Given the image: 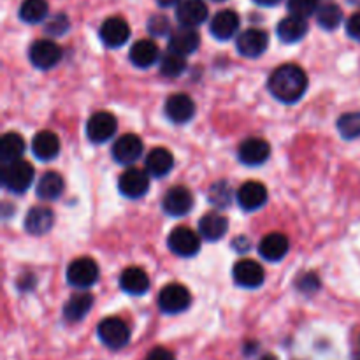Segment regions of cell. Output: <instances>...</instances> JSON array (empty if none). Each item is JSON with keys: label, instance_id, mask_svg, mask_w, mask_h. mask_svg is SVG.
<instances>
[{"label": "cell", "instance_id": "obj_41", "mask_svg": "<svg viewBox=\"0 0 360 360\" xmlns=\"http://www.w3.org/2000/svg\"><path fill=\"white\" fill-rule=\"evenodd\" d=\"M347 34L355 41H360V13L352 14L347 21Z\"/></svg>", "mask_w": 360, "mask_h": 360}, {"label": "cell", "instance_id": "obj_9", "mask_svg": "<svg viewBox=\"0 0 360 360\" xmlns=\"http://www.w3.org/2000/svg\"><path fill=\"white\" fill-rule=\"evenodd\" d=\"M118 190L127 199H141L150 190V178L143 169L130 167L120 176Z\"/></svg>", "mask_w": 360, "mask_h": 360}, {"label": "cell", "instance_id": "obj_4", "mask_svg": "<svg viewBox=\"0 0 360 360\" xmlns=\"http://www.w3.org/2000/svg\"><path fill=\"white\" fill-rule=\"evenodd\" d=\"M98 280V266L90 257H79L67 267V281L72 287L86 290Z\"/></svg>", "mask_w": 360, "mask_h": 360}, {"label": "cell", "instance_id": "obj_18", "mask_svg": "<svg viewBox=\"0 0 360 360\" xmlns=\"http://www.w3.org/2000/svg\"><path fill=\"white\" fill-rule=\"evenodd\" d=\"M236 199L245 211H257L267 202V188L260 181H246L239 186Z\"/></svg>", "mask_w": 360, "mask_h": 360}, {"label": "cell", "instance_id": "obj_8", "mask_svg": "<svg viewBox=\"0 0 360 360\" xmlns=\"http://www.w3.org/2000/svg\"><path fill=\"white\" fill-rule=\"evenodd\" d=\"M116 122L115 116L108 111H98L90 116L86 123V137L95 144L108 143L112 136L116 134Z\"/></svg>", "mask_w": 360, "mask_h": 360}, {"label": "cell", "instance_id": "obj_23", "mask_svg": "<svg viewBox=\"0 0 360 360\" xmlns=\"http://www.w3.org/2000/svg\"><path fill=\"white\" fill-rule=\"evenodd\" d=\"M229 231V220L224 214L217 213V211H210L204 214L199 221V234L200 238L207 239V241H220Z\"/></svg>", "mask_w": 360, "mask_h": 360}, {"label": "cell", "instance_id": "obj_6", "mask_svg": "<svg viewBox=\"0 0 360 360\" xmlns=\"http://www.w3.org/2000/svg\"><path fill=\"white\" fill-rule=\"evenodd\" d=\"M28 58L32 65L41 70H49L62 60V48L49 39L35 41L28 49Z\"/></svg>", "mask_w": 360, "mask_h": 360}, {"label": "cell", "instance_id": "obj_40", "mask_svg": "<svg viewBox=\"0 0 360 360\" xmlns=\"http://www.w3.org/2000/svg\"><path fill=\"white\" fill-rule=\"evenodd\" d=\"M299 288H301L304 294H311V292H315L316 288L320 287V281H319V276H316L315 273H308L304 274V276L299 280Z\"/></svg>", "mask_w": 360, "mask_h": 360}, {"label": "cell", "instance_id": "obj_1", "mask_svg": "<svg viewBox=\"0 0 360 360\" xmlns=\"http://www.w3.org/2000/svg\"><path fill=\"white\" fill-rule=\"evenodd\" d=\"M271 95L283 104H295L308 90V76L295 63H283L273 70L267 81Z\"/></svg>", "mask_w": 360, "mask_h": 360}, {"label": "cell", "instance_id": "obj_39", "mask_svg": "<svg viewBox=\"0 0 360 360\" xmlns=\"http://www.w3.org/2000/svg\"><path fill=\"white\" fill-rule=\"evenodd\" d=\"M148 30H150V34L162 37V35L169 34L171 25H169V20L165 16H153L150 18V21H148Z\"/></svg>", "mask_w": 360, "mask_h": 360}, {"label": "cell", "instance_id": "obj_26", "mask_svg": "<svg viewBox=\"0 0 360 360\" xmlns=\"http://www.w3.org/2000/svg\"><path fill=\"white\" fill-rule=\"evenodd\" d=\"M144 165H146V172H150L151 176H155V178H164L174 167V157L165 148H153L148 153Z\"/></svg>", "mask_w": 360, "mask_h": 360}, {"label": "cell", "instance_id": "obj_29", "mask_svg": "<svg viewBox=\"0 0 360 360\" xmlns=\"http://www.w3.org/2000/svg\"><path fill=\"white\" fill-rule=\"evenodd\" d=\"M91 306H94V297L88 292H81V294L72 295L65 302V306H63V319L72 323L81 322L90 313Z\"/></svg>", "mask_w": 360, "mask_h": 360}, {"label": "cell", "instance_id": "obj_31", "mask_svg": "<svg viewBox=\"0 0 360 360\" xmlns=\"http://www.w3.org/2000/svg\"><path fill=\"white\" fill-rule=\"evenodd\" d=\"M65 183L58 172H46L37 183V195L42 200H56L63 193Z\"/></svg>", "mask_w": 360, "mask_h": 360}, {"label": "cell", "instance_id": "obj_34", "mask_svg": "<svg viewBox=\"0 0 360 360\" xmlns=\"http://www.w3.org/2000/svg\"><path fill=\"white\" fill-rule=\"evenodd\" d=\"M316 20H319L320 27L326 28V30H336L343 21V11L336 4H326L319 9Z\"/></svg>", "mask_w": 360, "mask_h": 360}, {"label": "cell", "instance_id": "obj_38", "mask_svg": "<svg viewBox=\"0 0 360 360\" xmlns=\"http://www.w3.org/2000/svg\"><path fill=\"white\" fill-rule=\"evenodd\" d=\"M44 30L49 35H63L69 30V20H67L65 14H56L51 20L46 21Z\"/></svg>", "mask_w": 360, "mask_h": 360}, {"label": "cell", "instance_id": "obj_28", "mask_svg": "<svg viewBox=\"0 0 360 360\" xmlns=\"http://www.w3.org/2000/svg\"><path fill=\"white\" fill-rule=\"evenodd\" d=\"M276 32L281 41L287 42V44H294L308 34V23H306L304 18L287 16L278 23Z\"/></svg>", "mask_w": 360, "mask_h": 360}, {"label": "cell", "instance_id": "obj_24", "mask_svg": "<svg viewBox=\"0 0 360 360\" xmlns=\"http://www.w3.org/2000/svg\"><path fill=\"white\" fill-rule=\"evenodd\" d=\"M288 246H290V243H288L287 236L273 232V234H267L266 238H262L259 245V253L262 255V259L269 260V262H280L288 253Z\"/></svg>", "mask_w": 360, "mask_h": 360}, {"label": "cell", "instance_id": "obj_33", "mask_svg": "<svg viewBox=\"0 0 360 360\" xmlns=\"http://www.w3.org/2000/svg\"><path fill=\"white\" fill-rule=\"evenodd\" d=\"M186 69V56L178 55V53L167 51L160 58V72L165 77H178L185 72Z\"/></svg>", "mask_w": 360, "mask_h": 360}, {"label": "cell", "instance_id": "obj_32", "mask_svg": "<svg viewBox=\"0 0 360 360\" xmlns=\"http://www.w3.org/2000/svg\"><path fill=\"white\" fill-rule=\"evenodd\" d=\"M48 16L46 0H23L20 7V18L25 23H41Z\"/></svg>", "mask_w": 360, "mask_h": 360}, {"label": "cell", "instance_id": "obj_11", "mask_svg": "<svg viewBox=\"0 0 360 360\" xmlns=\"http://www.w3.org/2000/svg\"><path fill=\"white\" fill-rule=\"evenodd\" d=\"M144 144L139 136L136 134H125V136L118 137L112 144V158L122 165H130L143 155Z\"/></svg>", "mask_w": 360, "mask_h": 360}, {"label": "cell", "instance_id": "obj_35", "mask_svg": "<svg viewBox=\"0 0 360 360\" xmlns=\"http://www.w3.org/2000/svg\"><path fill=\"white\" fill-rule=\"evenodd\" d=\"M336 127L343 139H357L360 137V112H347V115L340 116Z\"/></svg>", "mask_w": 360, "mask_h": 360}, {"label": "cell", "instance_id": "obj_16", "mask_svg": "<svg viewBox=\"0 0 360 360\" xmlns=\"http://www.w3.org/2000/svg\"><path fill=\"white\" fill-rule=\"evenodd\" d=\"M165 115L176 125L190 122L195 115V102L186 94H174L165 101Z\"/></svg>", "mask_w": 360, "mask_h": 360}, {"label": "cell", "instance_id": "obj_3", "mask_svg": "<svg viewBox=\"0 0 360 360\" xmlns=\"http://www.w3.org/2000/svg\"><path fill=\"white\" fill-rule=\"evenodd\" d=\"M97 336L102 345L111 350H122L130 341V329L122 319L118 316H109L104 319L97 327Z\"/></svg>", "mask_w": 360, "mask_h": 360}, {"label": "cell", "instance_id": "obj_14", "mask_svg": "<svg viewBox=\"0 0 360 360\" xmlns=\"http://www.w3.org/2000/svg\"><path fill=\"white\" fill-rule=\"evenodd\" d=\"M101 41L104 42L108 48H120V46L125 44L130 37V27L123 18L112 16L108 18L104 23L101 25Z\"/></svg>", "mask_w": 360, "mask_h": 360}, {"label": "cell", "instance_id": "obj_7", "mask_svg": "<svg viewBox=\"0 0 360 360\" xmlns=\"http://www.w3.org/2000/svg\"><path fill=\"white\" fill-rule=\"evenodd\" d=\"M167 246L174 255L193 257L200 250V236L188 227H176L169 234Z\"/></svg>", "mask_w": 360, "mask_h": 360}, {"label": "cell", "instance_id": "obj_43", "mask_svg": "<svg viewBox=\"0 0 360 360\" xmlns=\"http://www.w3.org/2000/svg\"><path fill=\"white\" fill-rule=\"evenodd\" d=\"M255 4H259V6H264V7H273L276 6V4H280L281 0H253Z\"/></svg>", "mask_w": 360, "mask_h": 360}, {"label": "cell", "instance_id": "obj_13", "mask_svg": "<svg viewBox=\"0 0 360 360\" xmlns=\"http://www.w3.org/2000/svg\"><path fill=\"white\" fill-rule=\"evenodd\" d=\"M267 46H269V37L260 28H248L239 34L238 42H236L239 55L246 56V58H257L266 51Z\"/></svg>", "mask_w": 360, "mask_h": 360}, {"label": "cell", "instance_id": "obj_27", "mask_svg": "<svg viewBox=\"0 0 360 360\" xmlns=\"http://www.w3.org/2000/svg\"><path fill=\"white\" fill-rule=\"evenodd\" d=\"M129 58L139 69H148L158 60L157 42L150 41V39H141V41L134 42L132 48H130Z\"/></svg>", "mask_w": 360, "mask_h": 360}, {"label": "cell", "instance_id": "obj_25", "mask_svg": "<svg viewBox=\"0 0 360 360\" xmlns=\"http://www.w3.org/2000/svg\"><path fill=\"white\" fill-rule=\"evenodd\" d=\"M120 287L130 295H143L150 288V276L141 267H127L120 276Z\"/></svg>", "mask_w": 360, "mask_h": 360}, {"label": "cell", "instance_id": "obj_10", "mask_svg": "<svg viewBox=\"0 0 360 360\" xmlns=\"http://www.w3.org/2000/svg\"><path fill=\"white\" fill-rule=\"evenodd\" d=\"M232 276H234L236 285L243 288H259L266 280L264 267L252 259H243L236 262Z\"/></svg>", "mask_w": 360, "mask_h": 360}, {"label": "cell", "instance_id": "obj_15", "mask_svg": "<svg viewBox=\"0 0 360 360\" xmlns=\"http://www.w3.org/2000/svg\"><path fill=\"white\" fill-rule=\"evenodd\" d=\"M162 206L169 217H183L193 207V195L186 186H172L164 195Z\"/></svg>", "mask_w": 360, "mask_h": 360}, {"label": "cell", "instance_id": "obj_44", "mask_svg": "<svg viewBox=\"0 0 360 360\" xmlns=\"http://www.w3.org/2000/svg\"><path fill=\"white\" fill-rule=\"evenodd\" d=\"M181 0H157V4L160 7H171V6H176V4H179Z\"/></svg>", "mask_w": 360, "mask_h": 360}, {"label": "cell", "instance_id": "obj_45", "mask_svg": "<svg viewBox=\"0 0 360 360\" xmlns=\"http://www.w3.org/2000/svg\"><path fill=\"white\" fill-rule=\"evenodd\" d=\"M260 360H278V359L274 357V355H264V357L260 359Z\"/></svg>", "mask_w": 360, "mask_h": 360}, {"label": "cell", "instance_id": "obj_12", "mask_svg": "<svg viewBox=\"0 0 360 360\" xmlns=\"http://www.w3.org/2000/svg\"><path fill=\"white\" fill-rule=\"evenodd\" d=\"M271 155V146L267 141L260 139V137H248L239 144L238 157L241 164L248 165V167H257L267 162Z\"/></svg>", "mask_w": 360, "mask_h": 360}, {"label": "cell", "instance_id": "obj_21", "mask_svg": "<svg viewBox=\"0 0 360 360\" xmlns=\"http://www.w3.org/2000/svg\"><path fill=\"white\" fill-rule=\"evenodd\" d=\"M32 153L39 158V160H53L58 157L60 153V139L55 132L51 130H41L32 139Z\"/></svg>", "mask_w": 360, "mask_h": 360}, {"label": "cell", "instance_id": "obj_20", "mask_svg": "<svg viewBox=\"0 0 360 360\" xmlns=\"http://www.w3.org/2000/svg\"><path fill=\"white\" fill-rule=\"evenodd\" d=\"M239 28V16L231 9L220 11L213 16L210 25V32L214 39L218 41H229L231 37H234L236 32Z\"/></svg>", "mask_w": 360, "mask_h": 360}, {"label": "cell", "instance_id": "obj_22", "mask_svg": "<svg viewBox=\"0 0 360 360\" xmlns=\"http://www.w3.org/2000/svg\"><path fill=\"white\" fill-rule=\"evenodd\" d=\"M55 224V214L49 207H32L28 214L25 217V231L32 236H42L51 231Z\"/></svg>", "mask_w": 360, "mask_h": 360}, {"label": "cell", "instance_id": "obj_30", "mask_svg": "<svg viewBox=\"0 0 360 360\" xmlns=\"http://www.w3.org/2000/svg\"><path fill=\"white\" fill-rule=\"evenodd\" d=\"M25 153V141L20 134L7 132L0 139V160L2 164L21 160V155Z\"/></svg>", "mask_w": 360, "mask_h": 360}, {"label": "cell", "instance_id": "obj_42", "mask_svg": "<svg viewBox=\"0 0 360 360\" xmlns=\"http://www.w3.org/2000/svg\"><path fill=\"white\" fill-rule=\"evenodd\" d=\"M144 360H176V359H174V354H172L171 350L158 347V348H153V350L146 355V359Z\"/></svg>", "mask_w": 360, "mask_h": 360}, {"label": "cell", "instance_id": "obj_2", "mask_svg": "<svg viewBox=\"0 0 360 360\" xmlns=\"http://www.w3.org/2000/svg\"><path fill=\"white\" fill-rule=\"evenodd\" d=\"M35 171L27 160H16L11 164H2V171H0V181L6 186L9 192L13 193H23L30 188L32 181H34Z\"/></svg>", "mask_w": 360, "mask_h": 360}, {"label": "cell", "instance_id": "obj_19", "mask_svg": "<svg viewBox=\"0 0 360 360\" xmlns=\"http://www.w3.org/2000/svg\"><path fill=\"white\" fill-rule=\"evenodd\" d=\"M200 46V35L197 34L195 28H186L181 27L178 30H174L169 37V51L178 53L181 56L192 55L193 51H197V48Z\"/></svg>", "mask_w": 360, "mask_h": 360}, {"label": "cell", "instance_id": "obj_17", "mask_svg": "<svg viewBox=\"0 0 360 360\" xmlns=\"http://www.w3.org/2000/svg\"><path fill=\"white\" fill-rule=\"evenodd\" d=\"M207 6L202 0H181L176 9V18L181 27L195 28L207 20Z\"/></svg>", "mask_w": 360, "mask_h": 360}, {"label": "cell", "instance_id": "obj_37", "mask_svg": "<svg viewBox=\"0 0 360 360\" xmlns=\"http://www.w3.org/2000/svg\"><path fill=\"white\" fill-rule=\"evenodd\" d=\"M319 6L320 0H288V11L292 13V16L304 18V20L316 13Z\"/></svg>", "mask_w": 360, "mask_h": 360}, {"label": "cell", "instance_id": "obj_36", "mask_svg": "<svg viewBox=\"0 0 360 360\" xmlns=\"http://www.w3.org/2000/svg\"><path fill=\"white\" fill-rule=\"evenodd\" d=\"M232 200V190L227 181L214 183L210 188V202L217 207H227Z\"/></svg>", "mask_w": 360, "mask_h": 360}, {"label": "cell", "instance_id": "obj_46", "mask_svg": "<svg viewBox=\"0 0 360 360\" xmlns=\"http://www.w3.org/2000/svg\"><path fill=\"white\" fill-rule=\"evenodd\" d=\"M217 2H221V0H217Z\"/></svg>", "mask_w": 360, "mask_h": 360}, {"label": "cell", "instance_id": "obj_5", "mask_svg": "<svg viewBox=\"0 0 360 360\" xmlns=\"http://www.w3.org/2000/svg\"><path fill=\"white\" fill-rule=\"evenodd\" d=\"M190 302H192V295H190L188 288L179 283L167 285L158 294V306H160L162 311L169 313V315L185 311V309H188Z\"/></svg>", "mask_w": 360, "mask_h": 360}]
</instances>
